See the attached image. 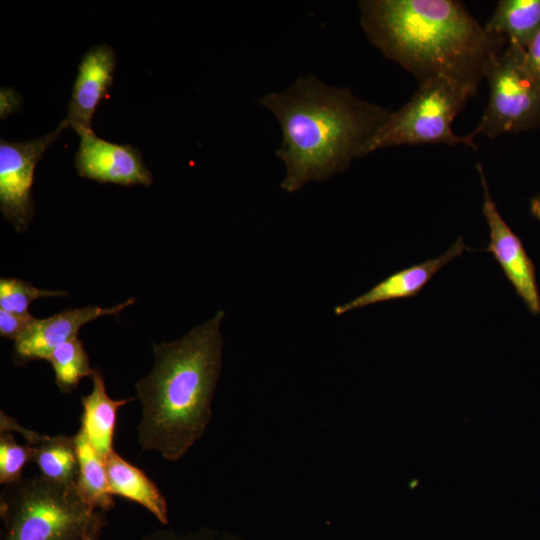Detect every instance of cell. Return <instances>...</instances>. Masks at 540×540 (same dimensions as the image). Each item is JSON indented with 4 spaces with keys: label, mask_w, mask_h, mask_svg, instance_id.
Here are the masks:
<instances>
[{
    "label": "cell",
    "mask_w": 540,
    "mask_h": 540,
    "mask_svg": "<svg viewBox=\"0 0 540 540\" xmlns=\"http://www.w3.org/2000/svg\"><path fill=\"white\" fill-rule=\"evenodd\" d=\"M488 104L477 127L467 136L496 138L540 124V79L529 69L525 49L509 43L489 62Z\"/></svg>",
    "instance_id": "8992f818"
},
{
    "label": "cell",
    "mask_w": 540,
    "mask_h": 540,
    "mask_svg": "<svg viewBox=\"0 0 540 540\" xmlns=\"http://www.w3.org/2000/svg\"><path fill=\"white\" fill-rule=\"evenodd\" d=\"M1 431L16 430L31 447L34 462L45 478L63 484H76L78 457L74 436H48L28 430L1 412Z\"/></svg>",
    "instance_id": "4fadbf2b"
},
{
    "label": "cell",
    "mask_w": 540,
    "mask_h": 540,
    "mask_svg": "<svg viewBox=\"0 0 540 540\" xmlns=\"http://www.w3.org/2000/svg\"><path fill=\"white\" fill-rule=\"evenodd\" d=\"M525 59L529 69L540 79V31L525 49Z\"/></svg>",
    "instance_id": "7402d4cb"
},
{
    "label": "cell",
    "mask_w": 540,
    "mask_h": 540,
    "mask_svg": "<svg viewBox=\"0 0 540 540\" xmlns=\"http://www.w3.org/2000/svg\"><path fill=\"white\" fill-rule=\"evenodd\" d=\"M477 85L438 77L420 82L411 99L398 111L390 112L363 150V156L378 149L399 145L444 143L476 149L467 135L458 136L452 123Z\"/></svg>",
    "instance_id": "5b68a950"
},
{
    "label": "cell",
    "mask_w": 540,
    "mask_h": 540,
    "mask_svg": "<svg viewBox=\"0 0 540 540\" xmlns=\"http://www.w3.org/2000/svg\"><path fill=\"white\" fill-rule=\"evenodd\" d=\"M36 320L30 313L16 314L0 309V335L18 340Z\"/></svg>",
    "instance_id": "44dd1931"
},
{
    "label": "cell",
    "mask_w": 540,
    "mask_h": 540,
    "mask_svg": "<svg viewBox=\"0 0 540 540\" xmlns=\"http://www.w3.org/2000/svg\"><path fill=\"white\" fill-rule=\"evenodd\" d=\"M19 95L12 89H1V118L7 117L18 109L20 104Z\"/></svg>",
    "instance_id": "603a6c76"
},
{
    "label": "cell",
    "mask_w": 540,
    "mask_h": 540,
    "mask_svg": "<svg viewBox=\"0 0 540 540\" xmlns=\"http://www.w3.org/2000/svg\"><path fill=\"white\" fill-rule=\"evenodd\" d=\"M360 10L371 43L420 82L444 77L478 86L506 40L459 1L367 0Z\"/></svg>",
    "instance_id": "7a4b0ae2"
},
{
    "label": "cell",
    "mask_w": 540,
    "mask_h": 540,
    "mask_svg": "<svg viewBox=\"0 0 540 540\" xmlns=\"http://www.w3.org/2000/svg\"><path fill=\"white\" fill-rule=\"evenodd\" d=\"M69 127L63 119L49 134L27 142L0 141V209L17 232L25 231L34 215L31 188L44 152Z\"/></svg>",
    "instance_id": "52a82bcc"
},
{
    "label": "cell",
    "mask_w": 540,
    "mask_h": 540,
    "mask_svg": "<svg viewBox=\"0 0 540 540\" xmlns=\"http://www.w3.org/2000/svg\"><path fill=\"white\" fill-rule=\"evenodd\" d=\"M66 291L43 290L16 278L0 279V309L16 314H26L29 305L39 298L65 296Z\"/></svg>",
    "instance_id": "d6986e66"
},
{
    "label": "cell",
    "mask_w": 540,
    "mask_h": 540,
    "mask_svg": "<svg viewBox=\"0 0 540 540\" xmlns=\"http://www.w3.org/2000/svg\"><path fill=\"white\" fill-rule=\"evenodd\" d=\"M477 170L483 187L482 211L490 232V242L485 250L491 253L501 266L528 310L537 315L540 313V295L534 265L519 237L501 217L480 164H477Z\"/></svg>",
    "instance_id": "ba28073f"
},
{
    "label": "cell",
    "mask_w": 540,
    "mask_h": 540,
    "mask_svg": "<svg viewBox=\"0 0 540 540\" xmlns=\"http://www.w3.org/2000/svg\"><path fill=\"white\" fill-rule=\"evenodd\" d=\"M258 102L280 123L283 141L276 151L286 167L281 188L288 193L310 181L322 182L348 168L389 116V110L357 98L314 75Z\"/></svg>",
    "instance_id": "6da1fadb"
},
{
    "label": "cell",
    "mask_w": 540,
    "mask_h": 540,
    "mask_svg": "<svg viewBox=\"0 0 540 540\" xmlns=\"http://www.w3.org/2000/svg\"><path fill=\"white\" fill-rule=\"evenodd\" d=\"M485 28L526 49L540 31V0L499 1Z\"/></svg>",
    "instance_id": "2e32d148"
},
{
    "label": "cell",
    "mask_w": 540,
    "mask_h": 540,
    "mask_svg": "<svg viewBox=\"0 0 540 540\" xmlns=\"http://www.w3.org/2000/svg\"><path fill=\"white\" fill-rule=\"evenodd\" d=\"M113 495L125 497L145 507L161 523H168L167 503L155 483L136 466L111 452L104 458Z\"/></svg>",
    "instance_id": "9a60e30c"
},
{
    "label": "cell",
    "mask_w": 540,
    "mask_h": 540,
    "mask_svg": "<svg viewBox=\"0 0 540 540\" xmlns=\"http://www.w3.org/2000/svg\"><path fill=\"white\" fill-rule=\"evenodd\" d=\"M1 515L4 540H79L101 516L81 498L76 484L49 480L41 474L5 484Z\"/></svg>",
    "instance_id": "277c9868"
},
{
    "label": "cell",
    "mask_w": 540,
    "mask_h": 540,
    "mask_svg": "<svg viewBox=\"0 0 540 540\" xmlns=\"http://www.w3.org/2000/svg\"><path fill=\"white\" fill-rule=\"evenodd\" d=\"M47 361L62 393L72 392L83 377L91 376L93 372L85 348L77 337L54 349Z\"/></svg>",
    "instance_id": "ac0fdd59"
},
{
    "label": "cell",
    "mask_w": 540,
    "mask_h": 540,
    "mask_svg": "<svg viewBox=\"0 0 540 540\" xmlns=\"http://www.w3.org/2000/svg\"><path fill=\"white\" fill-rule=\"evenodd\" d=\"M79 137V149L75 155L79 176L122 186L152 184L153 176L137 148L108 142L93 131L81 133Z\"/></svg>",
    "instance_id": "9c48e42d"
},
{
    "label": "cell",
    "mask_w": 540,
    "mask_h": 540,
    "mask_svg": "<svg viewBox=\"0 0 540 540\" xmlns=\"http://www.w3.org/2000/svg\"><path fill=\"white\" fill-rule=\"evenodd\" d=\"M531 213L540 221V195L532 198L530 202Z\"/></svg>",
    "instance_id": "cb8c5ba5"
},
{
    "label": "cell",
    "mask_w": 540,
    "mask_h": 540,
    "mask_svg": "<svg viewBox=\"0 0 540 540\" xmlns=\"http://www.w3.org/2000/svg\"><path fill=\"white\" fill-rule=\"evenodd\" d=\"M224 311L180 340L153 344L152 371L135 385L142 406L137 427L143 450L177 461L202 437L222 365Z\"/></svg>",
    "instance_id": "3957f363"
},
{
    "label": "cell",
    "mask_w": 540,
    "mask_h": 540,
    "mask_svg": "<svg viewBox=\"0 0 540 540\" xmlns=\"http://www.w3.org/2000/svg\"><path fill=\"white\" fill-rule=\"evenodd\" d=\"M90 377L93 381L92 391L81 398L83 412L80 430L105 458L114 451L113 438L118 409L133 398L112 399L106 392L104 378L99 369H93Z\"/></svg>",
    "instance_id": "5bb4252c"
},
{
    "label": "cell",
    "mask_w": 540,
    "mask_h": 540,
    "mask_svg": "<svg viewBox=\"0 0 540 540\" xmlns=\"http://www.w3.org/2000/svg\"><path fill=\"white\" fill-rule=\"evenodd\" d=\"M31 460V447L20 445L7 431L0 436V483L9 484L22 478L25 464Z\"/></svg>",
    "instance_id": "ffe728a7"
},
{
    "label": "cell",
    "mask_w": 540,
    "mask_h": 540,
    "mask_svg": "<svg viewBox=\"0 0 540 540\" xmlns=\"http://www.w3.org/2000/svg\"><path fill=\"white\" fill-rule=\"evenodd\" d=\"M465 250L469 249L463 238L459 237L442 255L389 275L362 295L336 306L334 313L342 315L372 304L417 296L440 269Z\"/></svg>",
    "instance_id": "7c38bea8"
},
{
    "label": "cell",
    "mask_w": 540,
    "mask_h": 540,
    "mask_svg": "<svg viewBox=\"0 0 540 540\" xmlns=\"http://www.w3.org/2000/svg\"><path fill=\"white\" fill-rule=\"evenodd\" d=\"M116 63L115 52L107 44L91 46L82 57L64 119L78 135L93 131V115L113 83Z\"/></svg>",
    "instance_id": "8fae6325"
},
{
    "label": "cell",
    "mask_w": 540,
    "mask_h": 540,
    "mask_svg": "<svg viewBox=\"0 0 540 540\" xmlns=\"http://www.w3.org/2000/svg\"><path fill=\"white\" fill-rule=\"evenodd\" d=\"M102 523L94 526L79 540H97Z\"/></svg>",
    "instance_id": "d4e9b609"
},
{
    "label": "cell",
    "mask_w": 540,
    "mask_h": 540,
    "mask_svg": "<svg viewBox=\"0 0 540 540\" xmlns=\"http://www.w3.org/2000/svg\"><path fill=\"white\" fill-rule=\"evenodd\" d=\"M74 438L78 457L77 490L82 500L92 509L108 511L113 507L114 500L104 458L81 430Z\"/></svg>",
    "instance_id": "e0dca14e"
},
{
    "label": "cell",
    "mask_w": 540,
    "mask_h": 540,
    "mask_svg": "<svg viewBox=\"0 0 540 540\" xmlns=\"http://www.w3.org/2000/svg\"><path fill=\"white\" fill-rule=\"evenodd\" d=\"M135 302L134 298L113 307L86 306L63 310L44 319H36L27 331L15 341L13 357L17 364L32 360H48L54 349L77 337L79 329L103 316H119Z\"/></svg>",
    "instance_id": "30bf717a"
}]
</instances>
